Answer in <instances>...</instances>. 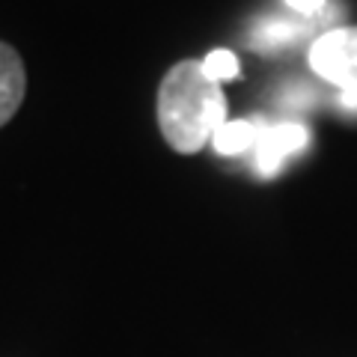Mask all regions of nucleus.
Wrapping results in <instances>:
<instances>
[{
	"label": "nucleus",
	"mask_w": 357,
	"mask_h": 357,
	"mask_svg": "<svg viewBox=\"0 0 357 357\" xmlns=\"http://www.w3.org/2000/svg\"><path fill=\"white\" fill-rule=\"evenodd\" d=\"M256 122L253 119H227L220 126V131L211 137V146H215L220 155H244L253 152L256 146Z\"/></svg>",
	"instance_id": "6"
},
{
	"label": "nucleus",
	"mask_w": 357,
	"mask_h": 357,
	"mask_svg": "<svg viewBox=\"0 0 357 357\" xmlns=\"http://www.w3.org/2000/svg\"><path fill=\"white\" fill-rule=\"evenodd\" d=\"M289 9H295L301 18H319L328 9V0H286Z\"/></svg>",
	"instance_id": "8"
},
{
	"label": "nucleus",
	"mask_w": 357,
	"mask_h": 357,
	"mask_svg": "<svg viewBox=\"0 0 357 357\" xmlns=\"http://www.w3.org/2000/svg\"><path fill=\"white\" fill-rule=\"evenodd\" d=\"M310 66L319 77L340 89L357 86V27L321 33L310 48Z\"/></svg>",
	"instance_id": "2"
},
{
	"label": "nucleus",
	"mask_w": 357,
	"mask_h": 357,
	"mask_svg": "<svg viewBox=\"0 0 357 357\" xmlns=\"http://www.w3.org/2000/svg\"><path fill=\"white\" fill-rule=\"evenodd\" d=\"M321 18V15H319ZM312 21L316 18H289V15H262L253 21L250 27V39L248 45L259 54H274V51H283L289 45H295L298 39H304L307 33L312 30Z\"/></svg>",
	"instance_id": "4"
},
{
	"label": "nucleus",
	"mask_w": 357,
	"mask_h": 357,
	"mask_svg": "<svg viewBox=\"0 0 357 357\" xmlns=\"http://www.w3.org/2000/svg\"><path fill=\"white\" fill-rule=\"evenodd\" d=\"M256 122V146H253V164L259 176L271 178L283 170L286 158H292L310 143V131L301 122H268L265 116H253Z\"/></svg>",
	"instance_id": "3"
},
{
	"label": "nucleus",
	"mask_w": 357,
	"mask_h": 357,
	"mask_svg": "<svg viewBox=\"0 0 357 357\" xmlns=\"http://www.w3.org/2000/svg\"><path fill=\"white\" fill-rule=\"evenodd\" d=\"M340 107L345 110V114H357V86L340 89Z\"/></svg>",
	"instance_id": "10"
},
{
	"label": "nucleus",
	"mask_w": 357,
	"mask_h": 357,
	"mask_svg": "<svg viewBox=\"0 0 357 357\" xmlns=\"http://www.w3.org/2000/svg\"><path fill=\"white\" fill-rule=\"evenodd\" d=\"M283 102H286V107H310L312 102H316V96H312L307 86H295L283 96Z\"/></svg>",
	"instance_id": "9"
},
{
	"label": "nucleus",
	"mask_w": 357,
	"mask_h": 357,
	"mask_svg": "<svg viewBox=\"0 0 357 357\" xmlns=\"http://www.w3.org/2000/svg\"><path fill=\"white\" fill-rule=\"evenodd\" d=\"M227 122V96L203 60H178L158 86V128L170 149L197 155Z\"/></svg>",
	"instance_id": "1"
},
{
	"label": "nucleus",
	"mask_w": 357,
	"mask_h": 357,
	"mask_svg": "<svg viewBox=\"0 0 357 357\" xmlns=\"http://www.w3.org/2000/svg\"><path fill=\"white\" fill-rule=\"evenodd\" d=\"M27 93V72L24 60L13 45L0 42V128L18 114Z\"/></svg>",
	"instance_id": "5"
},
{
	"label": "nucleus",
	"mask_w": 357,
	"mask_h": 357,
	"mask_svg": "<svg viewBox=\"0 0 357 357\" xmlns=\"http://www.w3.org/2000/svg\"><path fill=\"white\" fill-rule=\"evenodd\" d=\"M203 69H206V75L211 77V81H218V84L220 81H232V77L238 75V60H236V54L232 51L218 48L203 60Z\"/></svg>",
	"instance_id": "7"
}]
</instances>
